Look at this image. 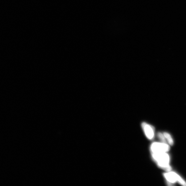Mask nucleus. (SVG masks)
<instances>
[{
    "instance_id": "20e7f679",
    "label": "nucleus",
    "mask_w": 186,
    "mask_h": 186,
    "mask_svg": "<svg viewBox=\"0 0 186 186\" xmlns=\"http://www.w3.org/2000/svg\"><path fill=\"white\" fill-rule=\"evenodd\" d=\"M164 175L165 178L167 179L169 182V184H174L176 181L174 176L170 172L168 173H165Z\"/></svg>"
},
{
    "instance_id": "f257e3e1",
    "label": "nucleus",
    "mask_w": 186,
    "mask_h": 186,
    "mask_svg": "<svg viewBox=\"0 0 186 186\" xmlns=\"http://www.w3.org/2000/svg\"><path fill=\"white\" fill-rule=\"evenodd\" d=\"M152 157L158 166L163 169L170 171L171 169L170 166L169 165L170 162V157L166 153H151Z\"/></svg>"
},
{
    "instance_id": "39448f33",
    "label": "nucleus",
    "mask_w": 186,
    "mask_h": 186,
    "mask_svg": "<svg viewBox=\"0 0 186 186\" xmlns=\"http://www.w3.org/2000/svg\"><path fill=\"white\" fill-rule=\"evenodd\" d=\"M170 172L174 176L176 181H178L180 184L186 186V183L178 175L174 172Z\"/></svg>"
},
{
    "instance_id": "f03ea898",
    "label": "nucleus",
    "mask_w": 186,
    "mask_h": 186,
    "mask_svg": "<svg viewBox=\"0 0 186 186\" xmlns=\"http://www.w3.org/2000/svg\"><path fill=\"white\" fill-rule=\"evenodd\" d=\"M170 146L167 143H164L154 142L150 147L151 153H166L170 150Z\"/></svg>"
},
{
    "instance_id": "7ed1b4c3",
    "label": "nucleus",
    "mask_w": 186,
    "mask_h": 186,
    "mask_svg": "<svg viewBox=\"0 0 186 186\" xmlns=\"http://www.w3.org/2000/svg\"><path fill=\"white\" fill-rule=\"evenodd\" d=\"M143 130L146 137L149 140L153 139L154 136V128L153 126L145 122L141 125Z\"/></svg>"
},
{
    "instance_id": "423d86ee",
    "label": "nucleus",
    "mask_w": 186,
    "mask_h": 186,
    "mask_svg": "<svg viewBox=\"0 0 186 186\" xmlns=\"http://www.w3.org/2000/svg\"><path fill=\"white\" fill-rule=\"evenodd\" d=\"M163 134H164L166 139H167L169 144L171 145H173V141L170 135L167 133V132H165V133H163Z\"/></svg>"
},
{
    "instance_id": "0eeeda50",
    "label": "nucleus",
    "mask_w": 186,
    "mask_h": 186,
    "mask_svg": "<svg viewBox=\"0 0 186 186\" xmlns=\"http://www.w3.org/2000/svg\"><path fill=\"white\" fill-rule=\"evenodd\" d=\"M157 136L158 137L159 139L162 142L166 143V138L163 134L159 132V133L158 134Z\"/></svg>"
}]
</instances>
